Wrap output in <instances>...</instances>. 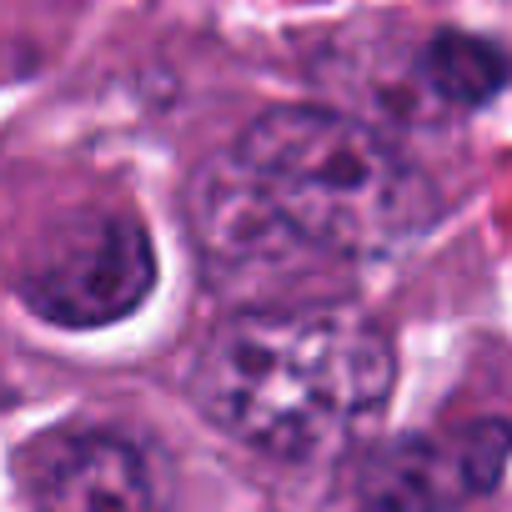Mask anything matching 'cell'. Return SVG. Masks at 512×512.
<instances>
[{
	"label": "cell",
	"instance_id": "1",
	"mask_svg": "<svg viewBox=\"0 0 512 512\" xmlns=\"http://www.w3.org/2000/svg\"><path fill=\"white\" fill-rule=\"evenodd\" d=\"M392 392V342L337 302L231 312L191 367V397L236 442L317 462L342 452Z\"/></svg>",
	"mask_w": 512,
	"mask_h": 512
},
{
	"label": "cell",
	"instance_id": "2",
	"mask_svg": "<svg viewBox=\"0 0 512 512\" xmlns=\"http://www.w3.org/2000/svg\"><path fill=\"white\" fill-rule=\"evenodd\" d=\"M231 156L327 262L382 251L437 216L432 181L387 136L342 111L277 106L241 131Z\"/></svg>",
	"mask_w": 512,
	"mask_h": 512
},
{
	"label": "cell",
	"instance_id": "3",
	"mask_svg": "<svg viewBox=\"0 0 512 512\" xmlns=\"http://www.w3.org/2000/svg\"><path fill=\"white\" fill-rule=\"evenodd\" d=\"M156 256L136 216L111 206H81L46 221L21 267V302L56 327H106L146 302Z\"/></svg>",
	"mask_w": 512,
	"mask_h": 512
},
{
	"label": "cell",
	"instance_id": "4",
	"mask_svg": "<svg viewBox=\"0 0 512 512\" xmlns=\"http://www.w3.org/2000/svg\"><path fill=\"white\" fill-rule=\"evenodd\" d=\"M186 221L211 282L231 297H272L267 307H277V292L302 287V277L327 262L272 211L262 186L241 171L231 151L191 176Z\"/></svg>",
	"mask_w": 512,
	"mask_h": 512
},
{
	"label": "cell",
	"instance_id": "5",
	"mask_svg": "<svg viewBox=\"0 0 512 512\" xmlns=\"http://www.w3.org/2000/svg\"><path fill=\"white\" fill-rule=\"evenodd\" d=\"M16 467L31 512H171L161 467L116 432L56 427Z\"/></svg>",
	"mask_w": 512,
	"mask_h": 512
},
{
	"label": "cell",
	"instance_id": "6",
	"mask_svg": "<svg viewBox=\"0 0 512 512\" xmlns=\"http://www.w3.org/2000/svg\"><path fill=\"white\" fill-rule=\"evenodd\" d=\"M507 467V427L472 422L447 437H407L372 457L357 477L362 512H462L497 492Z\"/></svg>",
	"mask_w": 512,
	"mask_h": 512
},
{
	"label": "cell",
	"instance_id": "7",
	"mask_svg": "<svg viewBox=\"0 0 512 512\" xmlns=\"http://www.w3.org/2000/svg\"><path fill=\"white\" fill-rule=\"evenodd\" d=\"M422 81L447 106H487L502 91L507 66H502V51L492 41L462 36V31H442L422 51Z\"/></svg>",
	"mask_w": 512,
	"mask_h": 512
}]
</instances>
